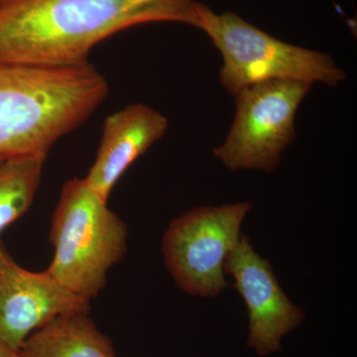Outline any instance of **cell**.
<instances>
[{"label":"cell","instance_id":"obj_7","mask_svg":"<svg viewBox=\"0 0 357 357\" xmlns=\"http://www.w3.org/2000/svg\"><path fill=\"white\" fill-rule=\"evenodd\" d=\"M89 301L70 292L48 272L20 266L0 248V342L17 352L32 333L58 317L89 314Z\"/></svg>","mask_w":357,"mask_h":357},{"label":"cell","instance_id":"obj_9","mask_svg":"<svg viewBox=\"0 0 357 357\" xmlns=\"http://www.w3.org/2000/svg\"><path fill=\"white\" fill-rule=\"evenodd\" d=\"M168 119L143 103H132L105 119L102 140L86 182L109 199L115 185L150 147L163 137Z\"/></svg>","mask_w":357,"mask_h":357},{"label":"cell","instance_id":"obj_1","mask_svg":"<svg viewBox=\"0 0 357 357\" xmlns=\"http://www.w3.org/2000/svg\"><path fill=\"white\" fill-rule=\"evenodd\" d=\"M196 0H6L0 64L77 67L95 46L133 26L197 23Z\"/></svg>","mask_w":357,"mask_h":357},{"label":"cell","instance_id":"obj_11","mask_svg":"<svg viewBox=\"0 0 357 357\" xmlns=\"http://www.w3.org/2000/svg\"><path fill=\"white\" fill-rule=\"evenodd\" d=\"M47 156L34 154L0 159V248L4 230L31 206Z\"/></svg>","mask_w":357,"mask_h":357},{"label":"cell","instance_id":"obj_14","mask_svg":"<svg viewBox=\"0 0 357 357\" xmlns=\"http://www.w3.org/2000/svg\"><path fill=\"white\" fill-rule=\"evenodd\" d=\"M0 159H1V158H0ZM2 159H3V158H2Z\"/></svg>","mask_w":357,"mask_h":357},{"label":"cell","instance_id":"obj_5","mask_svg":"<svg viewBox=\"0 0 357 357\" xmlns=\"http://www.w3.org/2000/svg\"><path fill=\"white\" fill-rule=\"evenodd\" d=\"M312 86L278 79L238 91L234 123L225 140L213 149L215 158L230 170L273 172L295 140L296 114Z\"/></svg>","mask_w":357,"mask_h":357},{"label":"cell","instance_id":"obj_3","mask_svg":"<svg viewBox=\"0 0 357 357\" xmlns=\"http://www.w3.org/2000/svg\"><path fill=\"white\" fill-rule=\"evenodd\" d=\"M53 258L46 271L63 287L91 302L128 250L126 223L84 178L63 185L51 220Z\"/></svg>","mask_w":357,"mask_h":357},{"label":"cell","instance_id":"obj_2","mask_svg":"<svg viewBox=\"0 0 357 357\" xmlns=\"http://www.w3.org/2000/svg\"><path fill=\"white\" fill-rule=\"evenodd\" d=\"M91 64H0V158L46 154L81 126L109 95Z\"/></svg>","mask_w":357,"mask_h":357},{"label":"cell","instance_id":"obj_10","mask_svg":"<svg viewBox=\"0 0 357 357\" xmlns=\"http://www.w3.org/2000/svg\"><path fill=\"white\" fill-rule=\"evenodd\" d=\"M88 314L52 319L26 338L18 357H117L109 337Z\"/></svg>","mask_w":357,"mask_h":357},{"label":"cell","instance_id":"obj_13","mask_svg":"<svg viewBox=\"0 0 357 357\" xmlns=\"http://www.w3.org/2000/svg\"><path fill=\"white\" fill-rule=\"evenodd\" d=\"M3 1H6V0H0V3H2Z\"/></svg>","mask_w":357,"mask_h":357},{"label":"cell","instance_id":"obj_8","mask_svg":"<svg viewBox=\"0 0 357 357\" xmlns=\"http://www.w3.org/2000/svg\"><path fill=\"white\" fill-rule=\"evenodd\" d=\"M225 273L234 277L248 307L249 347L258 356L280 351L282 338L298 328L306 314L289 299L271 264L256 252L245 234L227 256Z\"/></svg>","mask_w":357,"mask_h":357},{"label":"cell","instance_id":"obj_12","mask_svg":"<svg viewBox=\"0 0 357 357\" xmlns=\"http://www.w3.org/2000/svg\"><path fill=\"white\" fill-rule=\"evenodd\" d=\"M0 357H18L17 352L11 351L6 344L0 342Z\"/></svg>","mask_w":357,"mask_h":357},{"label":"cell","instance_id":"obj_4","mask_svg":"<svg viewBox=\"0 0 357 357\" xmlns=\"http://www.w3.org/2000/svg\"><path fill=\"white\" fill-rule=\"evenodd\" d=\"M196 27L222 54L220 83L229 95L263 82L285 79L335 88L347 79L328 54L281 41L236 13L218 14L198 2Z\"/></svg>","mask_w":357,"mask_h":357},{"label":"cell","instance_id":"obj_6","mask_svg":"<svg viewBox=\"0 0 357 357\" xmlns=\"http://www.w3.org/2000/svg\"><path fill=\"white\" fill-rule=\"evenodd\" d=\"M252 204L197 206L169 223L162 241L167 270L184 292L213 298L227 288L225 262Z\"/></svg>","mask_w":357,"mask_h":357}]
</instances>
